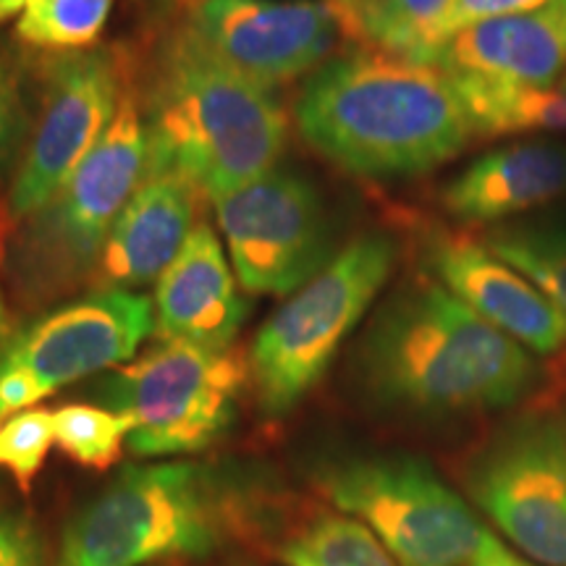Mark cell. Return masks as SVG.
Listing matches in <instances>:
<instances>
[{
    "label": "cell",
    "instance_id": "6",
    "mask_svg": "<svg viewBox=\"0 0 566 566\" xmlns=\"http://www.w3.org/2000/svg\"><path fill=\"white\" fill-rule=\"evenodd\" d=\"M396 263L386 233H363L268 317L250 352L260 412L283 417L313 391Z\"/></svg>",
    "mask_w": 566,
    "mask_h": 566
},
{
    "label": "cell",
    "instance_id": "21",
    "mask_svg": "<svg viewBox=\"0 0 566 566\" xmlns=\"http://www.w3.org/2000/svg\"><path fill=\"white\" fill-rule=\"evenodd\" d=\"M286 566H399L384 543L349 514H323L281 551Z\"/></svg>",
    "mask_w": 566,
    "mask_h": 566
},
{
    "label": "cell",
    "instance_id": "25",
    "mask_svg": "<svg viewBox=\"0 0 566 566\" xmlns=\"http://www.w3.org/2000/svg\"><path fill=\"white\" fill-rule=\"evenodd\" d=\"M53 443V412L32 407L11 415L0 424V470H9L17 483L30 491Z\"/></svg>",
    "mask_w": 566,
    "mask_h": 566
},
{
    "label": "cell",
    "instance_id": "20",
    "mask_svg": "<svg viewBox=\"0 0 566 566\" xmlns=\"http://www.w3.org/2000/svg\"><path fill=\"white\" fill-rule=\"evenodd\" d=\"M352 42L430 63L454 0H334Z\"/></svg>",
    "mask_w": 566,
    "mask_h": 566
},
{
    "label": "cell",
    "instance_id": "29",
    "mask_svg": "<svg viewBox=\"0 0 566 566\" xmlns=\"http://www.w3.org/2000/svg\"><path fill=\"white\" fill-rule=\"evenodd\" d=\"M475 566H533V564H525L522 558H516L506 546H501L499 551H493L491 556H485L483 562Z\"/></svg>",
    "mask_w": 566,
    "mask_h": 566
},
{
    "label": "cell",
    "instance_id": "10",
    "mask_svg": "<svg viewBox=\"0 0 566 566\" xmlns=\"http://www.w3.org/2000/svg\"><path fill=\"white\" fill-rule=\"evenodd\" d=\"M126 74V59L108 48L55 53L38 126L6 200L13 223L51 200L103 139L129 92Z\"/></svg>",
    "mask_w": 566,
    "mask_h": 566
},
{
    "label": "cell",
    "instance_id": "26",
    "mask_svg": "<svg viewBox=\"0 0 566 566\" xmlns=\"http://www.w3.org/2000/svg\"><path fill=\"white\" fill-rule=\"evenodd\" d=\"M0 566H48L38 527L11 509H0Z\"/></svg>",
    "mask_w": 566,
    "mask_h": 566
},
{
    "label": "cell",
    "instance_id": "9",
    "mask_svg": "<svg viewBox=\"0 0 566 566\" xmlns=\"http://www.w3.org/2000/svg\"><path fill=\"white\" fill-rule=\"evenodd\" d=\"M212 202L244 292L292 296L331 263L323 197L302 176L273 168Z\"/></svg>",
    "mask_w": 566,
    "mask_h": 566
},
{
    "label": "cell",
    "instance_id": "32",
    "mask_svg": "<svg viewBox=\"0 0 566 566\" xmlns=\"http://www.w3.org/2000/svg\"><path fill=\"white\" fill-rule=\"evenodd\" d=\"M556 87H562V90H566V71H564V76H562V80H558V84H556Z\"/></svg>",
    "mask_w": 566,
    "mask_h": 566
},
{
    "label": "cell",
    "instance_id": "31",
    "mask_svg": "<svg viewBox=\"0 0 566 566\" xmlns=\"http://www.w3.org/2000/svg\"><path fill=\"white\" fill-rule=\"evenodd\" d=\"M9 313H6V300H3V292H0V346L9 344Z\"/></svg>",
    "mask_w": 566,
    "mask_h": 566
},
{
    "label": "cell",
    "instance_id": "33",
    "mask_svg": "<svg viewBox=\"0 0 566 566\" xmlns=\"http://www.w3.org/2000/svg\"><path fill=\"white\" fill-rule=\"evenodd\" d=\"M187 3H192V0H187Z\"/></svg>",
    "mask_w": 566,
    "mask_h": 566
},
{
    "label": "cell",
    "instance_id": "27",
    "mask_svg": "<svg viewBox=\"0 0 566 566\" xmlns=\"http://www.w3.org/2000/svg\"><path fill=\"white\" fill-rule=\"evenodd\" d=\"M551 3H556V0H454L449 17L443 21L441 45L446 40L454 38L457 32H462L472 24H480V21L537 11V9H546Z\"/></svg>",
    "mask_w": 566,
    "mask_h": 566
},
{
    "label": "cell",
    "instance_id": "17",
    "mask_svg": "<svg viewBox=\"0 0 566 566\" xmlns=\"http://www.w3.org/2000/svg\"><path fill=\"white\" fill-rule=\"evenodd\" d=\"M430 63L449 76L556 87L566 71V0L467 27Z\"/></svg>",
    "mask_w": 566,
    "mask_h": 566
},
{
    "label": "cell",
    "instance_id": "22",
    "mask_svg": "<svg viewBox=\"0 0 566 566\" xmlns=\"http://www.w3.org/2000/svg\"><path fill=\"white\" fill-rule=\"evenodd\" d=\"M488 250L533 281L566 317V229L564 226H504L488 233Z\"/></svg>",
    "mask_w": 566,
    "mask_h": 566
},
{
    "label": "cell",
    "instance_id": "28",
    "mask_svg": "<svg viewBox=\"0 0 566 566\" xmlns=\"http://www.w3.org/2000/svg\"><path fill=\"white\" fill-rule=\"evenodd\" d=\"M24 116H21V97L17 87V76L0 63V168L6 166L9 155L17 145Z\"/></svg>",
    "mask_w": 566,
    "mask_h": 566
},
{
    "label": "cell",
    "instance_id": "13",
    "mask_svg": "<svg viewBox=\"0 0 566 566\" xmlns=\"http://www.w3.org/2000/svg\"><path fill=\"white\" fill-rule=\"evenodd\" d=\"M155 307L145 294L92 292L11 338L0 365L27 373L45 396L59 388L134 359L153 334Z\"/></svg>",
    "mask_w": 566,
    "mask_h": 566
},
{
    "label": "cell",
    "instance_id": "18",
    "mask_svg": "<svg viewBox=\"0 0 566 566\" xmlns=\"http://www.w3.org/2000/svg\"><path fill=\"white\" fill-rule=\"evenodd\" d=\"M566 195L564 142H516L480 155L449 187L441 202L464 223H495Z\"/></svg>",
    "mask_w": 566,
    "mask_h": 566
},
{
    "label": "cell",
    "instance_id": "23",
    "mask_svg": "<svg viewBox=\"0 0 566 566\" xmlns=\"http://www.w3.org/2000/svg\"><path fill=\"white\" fill-rule=\"evenodd\" d=\"M111 9L113 0H30L17 21V34L40 51H87L108 24Z\"/></svg>",
    "mask_w": 566,
    "mask_h": 566
},
{
    "label": "cell",
    "instance_id": "2",
    "mask_svg": "<svg viewBox=\"0 0 566 566\" xmlns=\"http://www.w3.org/2000/svg\"><path fill=\"white\" fill-rule=\"evenodd\" d=\"M359 375L380 405L438 417L512 407L533 388L537 365L443 283L420 275L375 315Z\"/></svg>",
    "mask_w": 566,
    "mask_h": 566
},
{
    "label": "cell",
    "instance_id": "8",
    "mask_svg": "<svg viewBox=\"0 0 566 566\" xmlns=\"http://www.w3.org/2000/svg\"><path fill=\"white\" fill-rule=\"evenodd\" d=\"M247 378L239 352L163 342L113 375L103 401L132 420L134 457L197 454L231 428Z\"/></svg>",
    "mask_w": 566,
    "mask_h": 566
},
{
    "label": "cell",
    "instance_id": "30",
    "mask_svg": "<svg viewBox=\"0 0 566 566\" xmlns=\"http://www.w3.org/2000/svg\"><path fill=\"white\" fill-rule=\"evenodd\" d=\"M30 0H0V21H9L11 17H21Z\"/></svg>",
    "mask_w": 566,
    "mask_h": 566
},
{
    "label": "cell",
    "instance_id": "3",
    "mask_svg": "<svg viewBox=\"0 0 566 566\" xmlns=\"http://www.w3.org/2000/svg\"><path fill=\"white\" fill-rule=\"evenodd\" d=\"M145 174L176 171L210 200L271 174L286 147L273 92L176 27L158 55L147 101Z\"/></svg>",
    "mask_w": 566,
    "mask_h": 566
},
{
    "label": "cell",
    "instance_id": "15",
    "mask_svg": "<svg viewBox=\"0 0 566 566\" xmlns=\"http://www.w3.org/2000/svg\"><path fill=\"white\" fill-rule=\"evenodd\" d=\"M202 192L176 171L145 174L105 239L90 283L101 292H129L160 281L195 229Z\"/></svg>",
    "mask_w": 566,
    "mask_h": 566
},
{
    "label": "cell",
    "instance_id": "24",
    "mask_svg": "<svg viewBox=\"0 0 566 566\" xmlns=\"http://www.w3.org/2000/svg\"><path fill=\"white\" fill-rule=\"evenodd\" d=\"M55 443L69 459L90 470H108L129 441L132 420L95 405H69L53 412Z\"/></svg>",
    "mask_w": 566,
    "mask_h": 566
},
{
    "label": "cell",
    "instance_id": "5",
    "mask_svg": "<svg viewBox=\"0 0 566 566\" xmlns=\"http://www.w3.org/2000/svg\"><path fill=\"white\" fill-rule=\"evenodd\" d=\"M147 132L137 97L126 92L103 139L34 216L21 221L11 265L32 300L66 294L90 281L105 239L145 179Z\"/></svg>",
    "mask_w": 566,
    "mask_h": 566
},
{
    "label": "cell",
    "instance_id": "14",
    "mask_svg": "<svg viewBox=\"0 0 566 566\" xmlns=\"http://www.w3.org/2000/svg\"><path fill=\"white\" fill-rule=\"evenodd\" d=\"M428 263L438 283L525 349L556 354L566 346V317L485 242L462 231H436L428 239Z\"/></svg>",
    "mask_w": 566,
    "mask_h": 566
},
{
    "label": "cell",
    "instance_id": "7",
    "mask_svg": "<svg viewBox=\"0 0 566 566\" xmlns=\"http://www.w3.org/2000/svg\"><path fill=\"white\" fill-rule=\"evenodd\" d=\"M317 483L338 512L373 530L399 566H475L504 546L420 459H349Z\"/></svg>",
    "mask_w": 566,
    "mask_h": 566
},
{
    "label": "cell",
    "instance_id": "19",
    "mask_svg": "<svg viewBox=\"0 0 566 566\" xmlns=\"http://www.w3.org/2000/svg\"><path fill=\"white\" fill-rule=\"evenodd\" d=\"M467 113L472 134L516 137V134H566V90L527 87L483 76H449Z\"/></svg>",
    "mask_w": 566,
    "mask_h": 566
},
{
    "label": "cell",
    "instance_id": "4",
    "mask_svg": "<svg viewBox=\"0 0 566 566\" xmlns=\"http://www.w3.org/2000/svg\"><path fill=\"white\" fill-rule=\"evenodd\" d=\"M223 506L202 467H126L61 533L59 566H150L221 546Z\"/></svg>",
    "mask_w": 566,
    "mask_h": 566
},
{
    "label": "cell",
    "instance_id": "11",
    "mask_svg": "<svg viewBox=\"0 0 566 566\" xmlns=\"http://www.w3.org/2000/svg\"><path fill=\"white\" fill-rule=\"evenodd\" d=\"M470 491L516 548L566 566V417L520 424L478 457Z\"/></svg>",
    "mask_w": 566,
    "mask_h": 566
},
{
    "label": "cell",
    "instance_id": "1",
    "mask_svg": "<svg viewBox=\"0 0 566 566\" xmlns=\"http://www.w3.org/2000/svg\"><path fill=\"white\" fill-rule=\"evenodd\" d=\"M294 116L315 153L365 179L428 174L472 137L441 69L367 48L317 69Z\"/></svg>",
    "mask_w": 566,
    "mask_h": 566
},
{
    "label": "cell",
    "instance_id": "12",
    "mask_svg": "<svg viewBox=\"0 0 566 566\" xmlns=\"http://www.w3.org/2000/svg\"><path fill=\"white\" fill-rule=\"evenodd\" d=\"M181 24L210 53L268 90L315 74L352 42L334 0H192Z\"/></svg>",
    "mask_w": 566,
    "mask_h": 566
},
{
    "label": "cell",
    "instance_id": "16",
    "mask_svg": "<svg viewBox=\"0 0 566 566\" xmlns=\"http://www.w3.org/2000/svg\"><path fill=\"white\" fill-rule=\"evenodd\" d=\"M247 317L223 247L208 223H197L179 258L160 275L155 292V328L163 342L202 349H231Z\"/></svg>",
    "mask_w": 566,
    "mask_h": 566
}]
</instances>
